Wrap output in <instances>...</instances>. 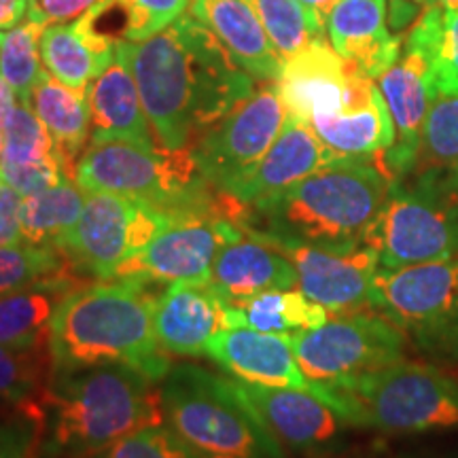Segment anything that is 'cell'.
Returning a JSON list of instances; mask_svg holds the SVG:
<instances>
[{
	"instance_id": "cell-1",
	"label": "cell",
	"mask_w": 458,
	"mask_h": 458,
	"mask_svg": "<svg viewBox=\"0 0 458 458\" xmlns=\"http://www.w3.org/2000/svg\"><path fill=\"white\" fill-rule=\"evenodd\" d=\"M130 66L156 142L191 148L204 131L255 94L253 77L191 13L147 41H128Z\"/></svg>"
},
{
	"instance_id": "cell-2",
	"label": "cell",
	"mask_w": 458,
	"mask_h": 458,
	"mask_svg": "<svg viewBox=\"0 0 458 458\" xmlns=\"http://www.w3.org/2000/svg\"><path fill=\"white\" fill-rule=\"evenodd\" d=\"M156 300L148 284L134 280H102L71 291L49 325L55 374L123 365L164 382L172 363L153 329Z\"/></svg>"
},
{
	"instance_id": "cell-3",
	"label": "cell",
	"mask_w": 458,
	"mask_h": 458,
	"mask_svg": "<svg viewBox=\"0 0 458 458\" xmlns=\"http://www.w3.org/2000/svg\"><path fill=\"white\" fill-rule=\"evenodd\" d=\"M393 182L376 159H337L278 196L246 206L240 227L283 242L351 253L363 246Z\"/></svg>"
},
{
	"instance_id": "cell-4",
	"label": "cell",
	"mask_w": 458,
	"mask_h": 458,
	"mask_svg": "<svg viewBox=\"0 0 458 458\" xmlns=\"http://www.w3.org/2000/svg\"><path fill=\"white\" fill-rule=\"evenodd\" d=\"M41 405L45 458H91L125 435L165 425L162 388L123 365L55 374Z\"/></svg>"
},
{
	"instance_id": "cell-5",
	"label": "cell",
	"mask_w": 458,
	"mask_h": 458,
	"mask_svg": "<svg viewBox=\"0 0 458 458\" xmlns=\"http://www.w3.org/2000/svg\"><path fill=\"white\" fill-rule=\"evenodd\" d=\"M312 393L348 425L393 435L458 428V382L427 363L397 360L340 382H312Z\"/></svg>"
},
{
	"instance_id": "cell-6",
	"label": "cell",
	"mask_w": 458,
	"mask_h": 458,
	"mask_svg": "<svg viewBox=\"0 0 458 458\" xmlns=\"http://www.w3.org/2000/svg\"><path fill=\"white\" fill-rule=\"evenodd\" d=\"M162 397L165 425L198 458H284L236 380L191 363L172 365Z\"/></svg>"
},
{
	"instance_id": "cell-7",
	"label": "cell",
	"mask_w": 458,
	"mask_h": 458,
	"mask_svg": "<svg viewBox=\"0 0 458 458\" xmlns=\"http://www.w3.org/2000/svg\"><path fill=\"white\" fill-rule=\"evenodd\" d=\"M363 244L388 270L456 257L458 202L448 172L431 168L411 185L394 181Z\"/></svg>"
},
{
	"instance_id": "cell-8",
	"label": "cell",
	"mask_w": 458,
	"mask_h": 458,
	"mask_svg": "<svg viewBox=\"0 0 458 458\" xmlns=\"http://www.w3.org/2000/svg\"><path fill=\"white\" fill-rule=\"evenodd\" d=\"M380 310L420 351L458 357V255L376 274Z\"/></svg>"
},
{
	"instance_id": "cell-9",
	"label": "cell",
	"mask_w": 458,
	"mask_h": 458,
	"mask_svg": "<svg viewBox=\"0 0 458 458\" xmlns=\"http://www.w3.org/2000/svg\"><path fill=\"white\" fill-rule=\"evenodd\" d=\"M168 221V213L145 199L85 191L81 215L57 249L71 257L81 274L113 280L119 266L145 249Z\"/></svg>"
},
{
	"instance_id": "cell-10",
	"label": "cell",
	"mask_w": 458,
	"mask_h": 458,
	"mask_svg": "<svg viewBox=\"0 0 458 458\" xmlns=\"http://www.w3.org/2000/svg\"><path fill=\"white\" fill-rule=\"evenodd\" d=\"M410 337L391 318L348 314L291 335L297 365L310 382H340L403 360Z\"/></svg>"
},
{
	"instance_id": "cell-11",
	"label": "cell",
	"mask_w": 458,
	"mask_h": 458,
	"mask_svg": "<svg viewBox=\"0 0 458 458\" xmlns=\"http://www.w3.org/2000/svg\"><path fill=\"white\" fill-rule=\"evenodd\" d=\"M286 122L276 83L266 81L250 98L216 122L191 147L202 176L219 191H229L266 156Z\"/></svg>"
},
{
	"instance_id": "cell-12",
	"label": "cell",
	"mask_w": 458,
	"mask_h": 458,
	"mask_svg": "<svg viewBox=\"0 0 458 458\" xmlns=\"http://www.w3.org/2000/svg\"><path fill=\"white\" fill-rule=\"evenodd\" d=\"M244 229L223 210H198L170 216L165 227L145 249L131 255L113 280L134 283H179L208 280L219 249Z\"/></svg>"
},
{
	"instance_id": "cell-13",
	"label": "cell",
	"mask_w": 458,
	"mask_h": 458,
	"mask_svg": "<svg viewBox=\"0 0 458 458\" xmlns=\"http://www.w3.org/2000/svg\"><path fill=\"white\" fill-rule=\"evenodd\" d=\"M274 83L286 114L310 123L317 114L337 113L354 105L374 81L360 77L329 38L317 37L286 57Z\"/></svg>"
},
{
	"instance_id": "cell-14",
	"label": "cell",
	"mask_w": 458,
	"mask_h": 458,
	"mask_svg": "<svg viewBox=\"0 0 458 458\" xmlns=\"http://www.w3.org/2000/svg\"><path fill=\"white\" fill-rule=\"evenodd\" d=\"M261 238L289 257L297 270V286L301 293L327 312L348 317L376 308L374 283L380 259L374 249L363 244L351 253H331L306 244Z\"/></svg>"
},
{
	"instance_id": "cell-15",
	"label": "cell",
	"mask_w": 458,
	"mask_h": 458,
	"mask_svg": "<svg viewBox=\"0 0 458 458\" xmlns=\"http://www.w3.org/2000/svg\"><path fill=\"white\" fill-rule=\"evenodd\" d=\"M377 88L385 96L397 131L394 145L377 159V165L391 181H403L418 168L422 130L437 98L431 60L416 43L405 41L397 64L377 79Z\"/></svg>"
},
{
	"instance_id": "cell-16",
	"label": "cell",
	"mask_w": 458,
	"mask_h": 458,
	"mask_svg": "<svg viewBox=\"0 0 458 458\" xmlns=\"http://www.w3.org/2000/svg\"><path fill=\"white\" fill-rule=\"evenodd\" d=\"M236 385L274 439L300 454H317L331 448L351 428L340 411L312 391L261 386L242 380H236Z\"/></svg>"
},
{
	"instance_id": "cell-17",
	"label": "cell",
	"mask_w": 458,
	"mask_h": 458,
	"mask_svg": "<svg viewBox=\"0 0 458 458\" xmlns=\"http://www.w3.org/2000/svg\"><path fill=\"white\" fill-rule=\"evenodd\" d=\"M337 159L344 157H337L318 139L310 123H303L286 114L283 130H280L278 139L272 142V147L267 148L266 156L227 193L244 206L259 204L263 199L278 196L284 189Z\"/></svg>"
},
{
	"instance_id": "cell-18",
	"label": "cell",
	"mask_w": 458,
	"mask_h": 458,
	"mask_svg": "<svg viewBox=\"0 0 458 458\" xmlns=\"http://www.w3.org/2000/svg\"><path fill=\"white\" fill-rule=\"evenodd\" d=\"M225 310L227 301L208 280H179L156 300L153 329L165 352L198 357L225 329Z\"/></svg>"
},
{
	"instance_id": "cell-19",
	"label": "cell",
	"mask_w": 458,
	"mask_h": 458,
	"mask_svg": "<svg viewBox=\"0 0 458 458\" xmlns=\"http://www.w3.org/2000/svg\"><path fill=\"white\" fill-rule=\"evenodd\" d=\"M206 357L242 382L312 391L297 365L291 335L261 334L249 327L221 329L206 346Z\"/></svg>"
},
{
	"instance_id": "cell-20",
	"label": "cell",
	"mask_w": 458,
	"mask_h": 458,
	"mask_svg": "<svg viewBox=\"0 0 458 458\" xmlns=\"http://www.w3.org/2000/svg\"><path fill=\"white\" fill-rule=\"evenodd\" d=\"M388 0H337L327 20V38L360 77L371 81L397 64L403 43L386 24Z\"/></svg>"
},
{
	"instance_id": "cell-21",
	"label": "cell",
	"mask_w": 458,
	"mask_h": 458,
	"mask_svg": "<svg viewBox=\"0 0 458 458\" xmlns=\"http://www.w3.org/2000/svg\"><path fill=\"white\" fill-rule=\"evenodd\" d=\"M88 105L91 117L89 142L128 140L148 148L159 147L131 72L128 41L117 43V54L111 66L89 83Z\"/></svg>"
},
{
	"instance_id": "cell-22",
	"label": "cell",
	"mask_w": 458,
	"mask_h": 458,
	"mask_svg": "<svg viewBox=\"0 0 458 458\" xmlns=\"http://www.w3.org/2000/svg\"><path fill=\"white\" fill-rule=\"evenodd\" d=\"M208 283L232 303L266 291L295 289L297 270L283 250L244 229L221 246L210 266Z\"/></svg>"
},
{
	"instance_id": "cell-23",
	"label": "cell",
	"mask_w": 458,
	"mask_h": 458,
	"mask_svg": "<svg viewBox=\"0 0 458 458\" xmlns=\"http://www.w3.org/2000/svg\"><path fill=\"white\" fill-rule=\"evenodd\" d=\"M189 13L215 32L238 66L257 81H278L283 60L246 0H191Z\"/></svg>"
},
{
	"instance_id": "cell-24",
	"label": "cell",
	"mask_w": 458,
	"mask_h": 458,
	"mask_svg": "<svg viewBox=\"0 0 458 458\" xmlns=\"http://www.w3.org/2000/svg\"><path fill=\"white\" fill-rule=\"evenodd\" d=\"M114 38L94 26L91 11L66 24H49L41 37V60L51 77L74 91H88L89 83L111 66L117 54Z\"/></svg>"
},
{
	"instance_id": "cell-25",
	"label": "cell",
	"mask_w": 458,
	"mask_h": 458,
	"mask_svg": "<svg viewBox=\"0 0 458 458\" xmlns=\"http://www.w3.org/2000/svg\"><path fill=\"white\" fill-rule=\"evenodd\" d=\"M310 125L337 157H360L377 162L397 139L391 111L376 83L354 105L337 113L317 114Z\"/></svg>"
},
{
	"instance_id": "cell-26",
	"label": "cell",
	"mask_w": 458,
	"mask_h": 458,
	"mask_svg": "<svg viewBox=\"0 0 458 458\" xmlns=\"http://www.w3.org/2000/svg\"><path fill=\"white\" fill-rule=\"evenodd\" d=\"M30 106L47 125L62 172L74 181L79 159L91 139L88 91H74L45 72L32 91Z\"/></svg>"
},
{
	"instance_id": "cell-27",
	"label": "cell",
	"mask_w": 458,
	"mask_h": 458,
	"mask_svg": "<svg viewBox=\"0 0 458 458\" xmlns=\"http://www.w3.org/2000/svg\"><path fill=\"white\" fill-rule=\"evenodd\" d=\"M329 312L300 289L266 291L227 303L225 329L249 327L261 334L293 335L327 323Z\"/></svg>"
},
{
	"instance_id": "cell-28",
	"label": "cell",
	"mask_w": 458,
	"mask_h": 458,
	"mask_svg": "<svg viewBox=\"0 0 458 458\" xmlns=\"http://www.w3.org/2000/svg\"><path fill=\"white\" fill-rule=\"evenodd\" d=\"M79 274L71 257L57 246H0V297L37 286L74 291L83 286Z\"/></svg>"
},
{
	"instance_id": "cell-29",
	"label": "cell",
	"mask_w": 458,
	"mask_h": 458,
	"mask_svg": "<svg viewBox=\"0 0 458 458\" xmlns=\"http://www.w3.org/2000/svg\"><path fill=\"white\" fill-rule=\"evenodd\" d=\"M49 24L38 0H32L20 26L0 30V77L11 85L21 105H30L34 88L47 72L41 60V37Z\"/></svg>"
},
{
	"instance_id": "cell-30",
	"label": "cell",
	"mask_w": 458,
	"mask_h": 458,
	"mask_svg": "<svg viewBox=\"0 0 458 458\" xmlns=\"http://www.w3.org/2000/svg\"><path fill=\"white\" fill-rule=\"evenodd\" d=\"M85 204V191L74 181H62L21 199L20 223L26 244L57 246L71 232Z\"/></svg>"
},
{
	"instance_id": "cell-31",
	"label": "cell",
	"mask_w": 458,
	"mask_h": 458,
	"mask_svg": "<svg viewBox=\"0 0 458 458\" xmlns=\"http://www.w3.org/2000/svg\"><path fill=\"white\" fill-rule=\"evenodd\" d=\"M68 293L55 286H37L0 297V346L30 348L49 342L51 318Z\"/></svg>"
},
{
	"instance_id": "cell-32",
	"label": "cell",
	"mask_w": 458,
	"mask_h": 458,
	"mask_svg": "<svg viewBox=\"0 0 458 458\" xmlns=\"http://www.w3.org/2000/svg\"><path fill=\"white\" fill-rule=\"evenodd\" d=\"M405 41L431 60L437 96H458V9L428 3Z\"/></svg>"
},
{
	"instance_id": "cell-33",
	"label": "cell",
	"mask_w": 458,
	"mask_h": 458,
	"mask_svg": "<svg viewBox=\"0 0 458 458\" xmlns=\"http://www.w3.org/2000/svg\"><path fill=\"white\" fill-rule=\"evenodd\" d=\"M54 377L49 342L30 348L0 346V399L13 405L41 401Z\"/></svg>"
},
{
	"instance_id": "cell-34",
	"label": "cell",
	"mask_w": 458,
	"mask_h": 458,
	"mask_svg": "<svg viewBox=\"0 0 458 458\" xmlns=\"http://www.w3.org/2000/svg\"><path fill=\"white\" fill-rule=\"evenodd\" d=\"M246 3L255 9L283 62L312 38L325 37L314 26L310 13L303 9L300 0H246Z\"/></svg>"
},
{
	"instance_id": "cell-35",
	"label": "cell",
	"mask_w": 458,
	"mask_h": 458,
	"mask_svg": "<svg viewBox=\"0 0 458 458\" xmlns=\"http://www.w3.org/2000/svg\"><path fill=\"white\" fill-rule=\"evenodd\" d=\"M3 139L4 148L0 164H41L55 157L54 139H51L47 125L38 119L30 105L17 102L9 117L4 119Z\"/></svg>"
},
{
	"instance_id": "cell-36",
	"label": "cell",
	"mask_w": 458,
	"mask_h": 458,
	"mask_svg": "<svg viewBox=\"0 0 458 458\" xmlns=\"http://www.w3.org/2000/svg\"><path fill=\"white\" fill-rule=\"evenodd\" d=\"M420 162L458 174V96L435 98L422 130Z\"/></svg>"
},
{
	"instance_id": "cell-37",
	"label": "cell",
	"mask_w": 458,
	"mask_h": 458,
	"mask_svg": "<svg viewBox=\"0 0 458 458\" xmlns=\"http://www.w3.org/2000/svg\"><path fill=\"white\" fill-rule=\"evenodd\" d=\"M0 458H45V411L41 401L15 405L0 422Z\"/></svg>"
},
{
	"instance_id": "cell-38",
	"label": "cell",
	"mask_w": 458,
	"mask_h": 458,
	"mask_svg": "<svg viewBox=\"0 0 458 458\" xmlns=\"http://www.w3.org/2000/svg\"><path fill=\"white\" fill-rule=\"evenodd\" d=\"M114 3L123 17V41L140 43L179 20L191 0H114Z\"/></svg>"
},
{
	"instance_id": "cell-39",
	"label": "cell",
	"mask_w": 458,
	"mask_h": 458,
	"mask_svg": "<svg viewBox=\"0 0 458 458\" xmlns=\"http://www.w3.org/2000/svg\"><path fill=\"white\" fill-rule=\"evenodd\" d=\"M91 458H198L168 425L147 427Z\"/></svg>"
},
{
	"instance_id": "cell-40",
	"label": "cell",
	"mask_w": 458,
	"mask_h": 458,
	"mask_svg": "<svg viewBox=\"0 0 458 458\" xmlns=\"http://www.w3.org/2000/svg\"><path fill=\"white\" fill-rule=\"evenodd\" d=\"M0 181H4L7 185L13 187L17 193H21V196L26 198L30 196V193L43 191V189L54 187L57 182L66 181V174L62 172V165L57 162V157H54L41 164H0Z\"/></svg>"
},
{
	"instance_id": "cell-41",
	"label": "cell",
	"mask_w": 458,
	"mask_h": 458,
	"mask_svg": "<svg viewBox=\"0 0 458 458\" xmlns=\"http://www.w3.org/2000/svg\"><path fill=\"white\" fill-rule=\"evenodd\" d=\"M21 199H24L21 193L0 181V246L24 244L20 223Z\"/></svg>"
},
{
	"instance_id": "cell-42",
	"label": "cell",
	"mask_w": 458,
	"mask_h": 458,
	"mask_svg": "<svg viewBox=\"0 0 458 458\" xmlns=\"http://www.w3.org/2000/svg\"><path fill=\"white\" fill-rule=\"evenodd\" d=\"M98 3L102 0H38L51 24H66V21L77 20Z\"/></svg>"
},
{
	"instance_id": "cell-43",
	"label": "cell",
	"mask_w": 458,
	"mask_h": 458,
	"mask_svg": "<svg viewBox=\"0 0 458 458\" xmlns=\"http://www.w3.org/2000/svg\"><path fill=\"white\" fill-rule=\"evenodd\" d=\"M32 0H0V30H11L26 20Z\"/></svg>"
},
{
	"instance_id": "cell-44",
	"label": "cell",
	"mask_w": 458,
	"mask_h": 458,
	"mask_svg": "<svg viewBox=\"0 0 458 458\" xmlns=\"http://www.w3.org/2000/svg\"><path fill=\"white\" fill-rule=\"evenodd\" d=\"M300 3L303 4V9L310 13L314 26L318 28V32L327 34L329 13H331V9L335 7L337 0H300Z\"/></svg>"
},
{
	"instance_id": "cell-45",
	"label": "cell",
	"mask_w": 458,
	"mask_h": 458,
	"mask_svg": "<svg viewBox=\"0 0 458 458\" xmlns=\"http://www.w3.org/2000/svg\"><path fill=\"white\" fill-rule=\"evenodd\" d=\"M15 105H17L15 91L11 89V85L4 81L3 77H0V131H3L4 119L9 117V113L13 111Z\"/></svg>"
},
{
	"instance_id": "cell-46",
	"label": "cell",
	"mask_w": 458,
	"mask_h": 458,
	"mask_svg": "<svg viewBox=\"0 0 458 458\" xmlns=\"http://www.w3.org/2000/svg\"><path fill=\"white\" fill-rule=\"evenodd\" d=\"M428 3L442 4V7H450V9H458V0H428Z\"/></svg>"
},
{
	"instance_id": "cell-47",
	"label": "cell",
	"mask_w": 458,
	"mask_h": 458,
	"mask_svg": "<svg viewBox=\"0 0 458 458\" xmlns=\"http://www.w3.org/2000/svg\"><path fill=\"white\" fill-rule=\"evenodd\" d=\"M448 174H450V182H452V191H454L456 202H458V174H456V172H448Z\"/></svg>"
},
{
	"instance_id": "cell-48",
	"label": "cell",
	"mask_w": 458,
	"mask_h": 458,
	"mask_svg": "<svg viewBox=\"0 0 458 458\" xmlns=\"http://www.w3.org/2000/svg\"><path fill=\"white\" fill-rule=\"evenodd\" d=\"M3 148H4V139H3V131H0V159H3Z\"/></svg>"
},
{
	"instance_id": "cell-49",
	"label": "cell",
	"mask_w": 458,
	"mask_h": 458,
	"mask_svg": "<svg viewBox=\"0 0 458 458\" xmlns=\"http://www.w3.org/2000/svg\"><path fill=\"white\" fill-rule=\"evenodd\" d=\"M414 3H420V4H427L428 0H414Z\"/></svg>"
}]
</instances>
